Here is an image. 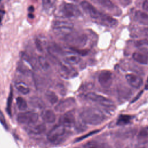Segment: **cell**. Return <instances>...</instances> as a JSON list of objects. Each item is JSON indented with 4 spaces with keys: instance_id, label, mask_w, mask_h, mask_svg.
<instances>
[{
    "instance_id": "cell-18",
    "label": "cell",
    "mask_w": 148,
    "mask_h": 148,
    "mask_svg": "<svg viewBox=\"0 0 148 148\" xmlns=\"http://www.w3.org/2000/svg\"><path fill=\"white\" fill-rule=\"evenodd\" d=\"M134 19L138 23L148 25V13L142 10H137L134 14Z\"/></svg>"
},
{
    "instance_id": "cell-16",
    "label": "cell",
    "mask_w": 148,
    "mask_h": 148,
    "mask_svg": "<svg viewBox=\"0 0 148 148\" xmlns=\"http://www.w3.org/2000/svg\"><path fill=\"white\" fill-rule=\"evenodd\" d=\"M27 130V131L31 134L39 135L45 132L46 130V125L42 123L36 124V125H35L34 124L33 125H28Z\"/></svg>"
},
{
    "instance_id": "cell-7",
    "label": "cell",
    "mask_w": 148,
    "mask_h": 148,
    "mask_svg": "<svg viewBox=\"0 0 148 148\" xmlns=\"http://www.w3.org/2000/svg\"><path fill=\"white\" fill-rule=\"evenodd\" d=\"M57 70L61 77L65 79H71L77 75V72L71 65L65 62H59L57 64Z\"/></svg>"
},
{
    "instance_id": "cell-17",
    "label": "cell",
    "mask_w": 148,
    "mask_h": 148,
    "mask_svg": "<svg viewBox=\"0 0 148 148\" xmlns=\"http://www.w3.org/2000/svg\"><path fill=\"white\" fill-rule=\"evenodd\" d=\"M41 117L45 122L47 123H53L56 119V114L51 109H47L43 111L41 114Z\"/></svg>"
},
{
    "instance_id": "cell-30",
    "label": "cell",
    "mask_w": 148,
    "mask_h": 148,
    "mask_svg": "<svg viewBox=\"0 0 148 148\" xmlns=\"http://www.w3.org/2000/svg\"><path fill=\"white\" fill-rule=\"evenodd\" d=\"M35 46L39 51H43V48L46 45V42H43L39 38H37L35 39Z\"/></svg>"
},
{
    "instance_id": "cell-28",
    "label": "cell",
    "mask_w": 148,
    "mask_h": 148,
    "mask_svg": "<svg viewBox=\"0 0 148 148\" xmlns=\"http://www.w3.org/2000/svg\"><path fill=\"white\" fill-rule=\"evenodd\" d=\"M38 63L39 66L43 69V70H48L50 68V65L48 62L47 58L43 56H39L38 58Z\"/></svg>"
},
{
    "instance_id": "cell-14",
    "label": "cell",
    "mask_w": 148,
    "mask_h": 148,
    "mask_svg": "<svg viewBox=\"0 0 148 148\" xmlns=\"http://www.w3.org/2000/svg\"><path fill=\"white\" fill-rule=\"evenodd\" d=\"M100 5L108 10L110 12L113 13L114 15L119 16L121 14L120 9L116 5H114L111 1H97Z\"/></svg>"
},
{
    "instance_id": "cell-2",
    "label": "cell",
    "mask_w": 148,
    "mask_h": 148,
    "mask_svg": "<svg viewBox=\"0 0 148 148\" xmlns=\"http://www.w3.org/2000/svg\"><path fill=\"white\" fill-rule=\"evenodd\" d=\"M82 120L86 124L98 125L105 119V115L99 109L92 107H86L80 113Z\"/></svg>"
},
{
    "instance_id": "cell-33",
    "label": "cell",
    "mask_w": 148,
    "mask_h": 148,
    "mask_svg": "<svg viewBox=\"0 0 148 148\" xmlns=\"http://www.w3.org/2000/svg\"><path fill=\"white\" fill-rule=\"evenodd\" d=\"M98 131H99L98 130H95V131H91V132H90V133H89V134H88L87 135H84V136H83L82 137H80V138H79V139H77V140H81V139H84V138H85L87 137L88 136L91 135H92V134H95V133H96V132H98Z\"/></svg>"
},
{
    "instance_id": "cell-8",
    "label": "cell",
    "mask_w": 148,
    "mask_h": 148,
    "mask_svg": "<svg viewBox=\"0 0 148 148\" xmlns=\"http://www.w3.org/2000/svg\"><path fill=\"white\" fill-rule=\"evenodd\" d=\"M86 97L87 99L97 103L103 107L109 108L114 107V104L112 101L102 95L94 92H89L86 95Z\"/></svg>"
},
{
    "instance_id": "cell-37",
    "label": "cell",
    "mask_w": 148,
    "mask_h": 148,
    "mask_svg": "<svg viewBox=\"0 0 148 148\" xmlns=\"http://www.w3.org/2000/svg\"><path fill=\"white\" fill-rule=\"evenodd\" d=\"M145 89H146V90L148 89V77H147V79L146 83V84H145Z\"/></svg>"
},
{
    "instance_id": "cell-26",
    "label": "cell",
    "mask_w": 148,
    "mask_h": 148,
    "mask_svg": "<svg viewBox=\"0 0 148 148\" xmlns=\"http://www.w3.org/2000/svg\"><path fill=\"white\" fill-rule=\"evenodd\" d=\"M46 97L48 101L52 105L56 103L58 101V96L57 94L51 90H48L46 92Z\"/></svg>"
},
{
    "instance_id": "cell-10",
    "label": "cell",
    "mask_w": 148,
    "mask_h": 148,
    "mask_svg": "<svg viewBox=\"0 0 148 148\" xmlns=\"http://www.w3.org/2000/svg\"><path fill=\"white\" fill-rule=\"evenodd\" d=\"M64 61L66 64L73 65L77 64L81 61L80 55L74 51H65L62 54Z\"/></svg>"
},
{
    "instance_id": "cell-29",
    "label": "cell",
    "mask_w": 148,
    "mask_h": 148,
    "mask_svg": "<svg viewBox=\"0 0 148 148\" xmlns=\"http://www.w3.org/2000/svg\"><path fill=\"white\" fill-rule=\"evenodd\" d=\"M17 106L20 110L24 111L27 108V103L26 101L22 97H18L16 99Z\"/></svg>"
},
{
    "instance_id": "cell-1",
    "label": "cell",
    "mask_w": 148,
    "mask_h": 148,
    "mask_svg": "<svg viewBox=\"0 0 148 148\" xmlns=\"http://www.w3.org/2000/svg\"><path fill=\"white\" fill-rule=\"evenodd\" d=\"M80 5L86 13L101 24L109 27H114L117 25V21L116 20L99 12L88 2L83 1L81 2Z\"/></svg>"
},
{
    "instance_id": "cell-20",
    "label": "cell",
    "mask_w": 148,
    "mask_h": 148,
    "mask_svg": "<svg viewBox=\"0 0 148 148\" xmlns=\"http://www.w3.org/2000/svg\"><path fill=\"white\" fill-rule=\"evenodd\" d=\"M56 1L51 0H44L42 1L43 8L47 13H51L55 9Z\"/></svg>"
},
{
    "instance_id": "cell-35",
    "label": "cell",
    "mask_w": 148,
    "mask_h": 148,
    "mask_svg": "<svg viewBox=\"0 0 148 148\" xmlns=\"http://www.w3.org/2000/svg\"><path fill=\"white\" fill-rule=\"evenodd\" d=\"M142 92H143V91H140V92H139V94H138V95H137L135 97V98H134V99L132 101V102H134V101H136V100H137V99H138L139 98V97H140V96L142 95Z\"/></svg>"
},
{
    "instance_id": "cell-6",
    "label": "cell",
    "mask_w": 148,
    "mask_h": 148,
    "mask_svg": "<svg viewBox=\"0 0 148 148\" xmlns=\"http://www.w3.org/2000/svg\"><path fill=\"white\" fill-rule=\"evenodd\" d=\"M39 119L37 113L31 111H27L20 113L17 117V121L21 124L31 125L35 124Z\"/></svg>"
},
{
    "instance_id": "cell-5",
    "label": "cell",
    "mask_w": 148,
    "mask_h": 148,
    "mask_svg": "<svg viewBox=\"0 0 148 148\" xmlns=\"http://www.w3.org/2000/svg\"><path fill=\"white\" fill-rule=\"evenodd\" d=\"M60 13L62 16L66 18H76L81 15L79 8L75 4L71 3H65L61 6Z\"/></svg>"
},
{
    "instance_id": "cell-4",
    "label": "cell",
    "mask_w": 148,
    "mask_h": 148,
    "mask_svg": "<svg viewBox=\"0 0 148 148\" xmlns=\"http://www.w3.org/2000/svg\"><path fill=\"white\" fill-rule=\"evenodd\" d=\"M73 24L68 20H57L54 21L53 31L58 37L66 38L72 32Z\"/></svg>"
},
{
    "instance_id": "cell-24",
    "label": "cell",
    "mask_w": 148,
    "mask_h": 148,
    "mask_svg": "<svg viewBox=\"0 0 148 148\" xmlns=\"http://www.w3.org/2000/svg\"><path fill=\"white\" fill-rule=\"evenodd\" d=\"M13 91L12 87H10V92L8 95V97L7 99V103H6V112L8 114L11 116L12 115V101H13Z\"/></svg>"
},
{
    "instance_id": "cell-36",
    "label": "cell",
    "mask_w": 148,
    "mask_h": 148,
    "mask_svg": "<svg viewBox=\"0 0 148 148\" xmlns=\"http://www.w3.org/2000/svg\"><path fill=\"white\" fill-rule=\"evenodd\" d=\"M136 148H147V147H146V146H144V145H143L139 143V145H138V146L136 147Z\"/></svg>"
},
{
    "instance_id": "cell-22",
    "label": "cell",
    "mask_w": 148,
    "mask_h": 148,
    "mask_svg": "<svg viewBox=\"0 0 148 148\" xmlns=\"http://www.w3.org/2000/svg\"><path fill=\"white\" fill-rule=\"evenodd\" d=\"M132 58L136 62L142 64H147L148 63V57L147 56L139 52H135L132 54Z\"/></svg>"
},
{
    "instance_id": "cell-9",
    "label": "cell",
    "mask_w": 148,
    "mask_h": 148,
    "mask_svg": "<svg viewBox=\"0 0 148 148\" xmlns=\"http://www.w3.org/2000/svg\"><path fill=\"white\" fill-rule=\"evenodd\" d=\"M65 132V127L61 124L54 126L47 134V139L51 142L57 140L60 137L63 136Z\"/></svg>"
},
{
    "instance_id": "cell-13",
    "label": "cell",
    "mask_w": 148,
    "mask_h": 148,
    "mask_svg": "<svg viewBox=\"0 0 148 148\" xmlns=\"http://www.w3.org/2000/svg\"><path fill=\"white\" fill-rule=\"evenodd\" d=\"M75 103V101L72 98H68L61 100L55 107V109L57 112H62L66 110L67 109L70 108Z\"/></svg>"
},
{
    "instance_id": "cell-38",
    "label": "cell",
    "mask_w": 148,
    "mask_h": 148,
    "mask_svg": "<svg viewBox=\"0 0 148 148\" xmlns=\"http://www.w3.org/2000/svg\"><path fill=\"white\" fill-rule=\"evenodd\" d=\"M1 21H2V16H1V15L0 14V23L1 22Z\"/></svg>"
},
{
    "instance_id": "cell-27",
    "label": "cell",
    "mask_w": 148,
    "mask_h": 148,
    "mask_svg": "<svg viewBox=\"0 0 148 148\" xmlns=\"http://www.w3.org/2000/svg\"><path fill=\"white\" fill-rule=\"evenodd\" d=\"M131 119V117L130 115L127 114H121L119 116L117 121V124L119 125H124L128 124Z\"/></svg>"
},
{
    "instance_id": "cell-15",
    "label": "cell",
    "mask_w": 148,
    "mask_h": 148,
    "mask_svg": "<svg viewBox=\"0 0 148 148\" xmlns=\"http://www.w3.org/2000/svg\"><path fill=\"white\" fill-rule=\"evenodd\" d=\"M125 77L128 84L134 88H138L142 84V79L135 75L128 74L125 76Z\"/></svg>"
},
{
    "instance_id": "cell-12",
    "label": "cell",
    "mask_w": 148,
    "mask_h": 148,
    "mask_svg": "<svg viewBox=\"0 0 148 148\" xmlns=\"http://www.w3.org/2000/svg\"><path fill=\"white\" fill-rule=\"evenodd\" d=\"M60 124L65 127H71L75 124V118L73 111H68L64 113L60 119Z\"/></svg>"
},
{
    "instance_id": "cell-31",
    "label": "cell",
    "mask_w": 148,
    "mask_h": 148,
    "mask_svg": "<svg viewBox=\"0 0 148 148\" xmlns=\"http://www.w3.org/2000/svg\"><path fill=\"white\" fill-rule=\"evenodd\" d=\"M136 46L139 48H143L144 49H148V38L138 40L135 43Z\"/></svg>"
},
{
    "instance_id": "cell-25",
    "label": "cell",
    "mask_w": 148,
    "mask_h": 148,
    "mask_svg": "<svg viewBox=\"0 0 148 148\" xmlns=\"http://www.w3.org/2000/svg\"><path fill=\"white\" fill-rule=\"evenodd\" d=\"M29 103L33 107L35 108L41 109L45 107V103L40 98L36 97H33L31 98L29 100Z\"/></svg>"
},
{
    "instance_id": "cell-21",
    "label": "cell",
    "mask_w": 148,
    "mask_h": 148,
    "mask_svg": "<svg viewBox=\"0 0 148 148\" xmlns=\"http://www.w3.org/2000/svg\"><path fill=\"white\" fill-rule=\"evenodd\" d=\"M15 87L20 92L23 94H27L30 91L29 86L23 81H18L16 82Z\"/></svg>"
},
{
    "instance_id": "cell-11",
    "label": "cell",
    "mask_w": 148,
    "mask_h": 148,
    "mask_svg": "<svg viewBox=\"0 0 148 148\" xmlns=\"http://www.w3.org/2000/svg\"><path fill=\"white\" fill-rule=\"evenodd\" d=\"M98 82L103 88H109L112 83V73L107 70L102 71L98 76Z\"/></svg>"
},
{
    "instance_id": "cell-32",
    "label": "cell",
    "mask_w": 148,
    "mask_h": 148,
    "mask_svg": "<svg viewBox=\"0 0 148 148\" xmlns=\"http://www.w3.org/2000/svg\"><path fill=\"white\" fill-rule=\"evenodd\" d=\"M0 122L1 123V124L3 125V126L5 128H8V126H7V124H6V121H5V117H4V115H3V114L1 111H0Z\"/></svg>"
},
{
    "instance_id": "cell-23",
    "label": "cell",
    "mask_w": 148,
    "mask_h": 148,
    "mask_svg": "<svg viewBox=\"0 0 148 148\" xmlns=\"http://www.w3.org/2000/svg\"><path fill=\"white\" fill-rule=\"evenodd\" d=\"M87 148H109L108 145L102 142L99 141H90L86 144Z\"/></svg>"
},
{
    "instance_id": "cell-19",
    "label": "cell",
    "mask_w": 148,
    "mask_h": 148,
    "mask_svg": "<svg viewBox=\"0 0 148 148\" xmlns=\"http://www.w3.org/2000/svg\"><path fill=\"white\" fill-rule=\"evenodd\" d=\"M138 139L140 144L143 145H148V127L143 128L139 132Z\"/></svg>"
},
{
    "instance_id": "cell-3",
    "label": "cell",
    "mask_w": 148,
    "mask_h": 148,
    "mask_svg": "<svg viewBox=\"0 0 148 148\" xmlns=\"http://www.w3.org/2000/svg\"><path fill=\"white\" fill-rule=\"evenodd\" d=\"M87 36L83 32H71L66 38L67 43L71 47V49L77 51H80V48L84 46L87 42Z\"/></svg>"
},
{
    "instance_id": "cell-34",
    "label": "cell",
    "mask_w": 148,
    "mask_h": 148,
    "mask_svg": "<svg viewBox=\"0 0 148 148\" xmlns=\"http://www.w3.org/2000/svg\"><path fill=\"white\" fill-rule=\"evenodd\" d=\"M143 9L146 11H148V0L145 1L143 2L142 5Z\"/></svg>"
}]
</instances>
